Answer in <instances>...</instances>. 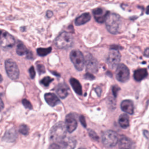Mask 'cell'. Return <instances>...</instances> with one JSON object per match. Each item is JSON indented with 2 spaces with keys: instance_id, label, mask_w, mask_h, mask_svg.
<instances>
[{
  "instance_id": "obj_4",
  "label": "cell",
  "mask_w": 149,
  "mask_h": 149,
  "mask_svg": "<svg viewBox=\"0 0 149 149\" xmlns=\"http://www.w3.org/2000/svg\"><path fill=\"white\" fill-rule=\"evenodd\" d=\"M119 138L116 132L112 130L105 132L102 136V142L107 147H113L118 143Z\"/></svg>"
},
{
  "instance_id": "obj_41",
  "label": "cell",
  "mask_w": 149,
  "mask_h": 149,
  "mask_svg": "<svg viewBox=\"0 0 149 149\" xmlns=\"http://www.w3.org/2000/svg\"><path fill=\"white\" fill-rule=\"evenodd\" d=\"M1 31L0 30V36H1Z\"/></svg>"
},
{
  "instance_id": "obj_7",
  "label": "cell",
  "mask_w": 149,
  "mask_h": 149,
  "mask_svg": "<svg viewBox=\"0 0 149 149\" xmlns=\"http://www.w3.org/2000/svg\"><path fill=\"white\" fill-rule=\"evenodd\" d=\"M120 58L121 55L118 49L111 48V50L108 54L107 60L109 67L111 69H114L115 68H116L119 65Z\"/></svg>"
},
{
  "instance_id": "obj_31",
  "label": "cell",
  "mask_w": 149,
  "mask_h": 149,
  "mask_svg": "<svg viewBox=\"0 0 149 149\" xmlns=\"http://www.w3.org/2000/svg\"><path fill=\"white\" fill-rule=\"evenodd\" d=\"M84 78L88 80H93L94 79L95 77L90 72H88L84 74Z\"/></svg>"
},
{
  "instance_id": "obj_36",
  "label": "cell",
  "mask_w": 149,
  "mask_h": 149,
  "mask_svg": "<svg viewBox=\"0 0 149 149\" xmlns=\"http://www.w3.org/2000/svg\"><path fill=\"white\" fill-rule=\"evenodd\" d=\"M144 55L145 56L149 58V48H147L145 49L144 52Z\"/></svg>"
},
{
  "instance_id": "obj_22",
  "label": "cell",
  "mask_w": 149,
  "mask_h": 149,
  "mask_svg": "<svg viewBox=\"0 0 149 149\" xmlns=\"http://www.w3.org/2000/svg\"><path fill=\"white\" fill-rule=\"evenodd\" d=\"M119 124L123 129L127 128L129 126V119L127 114L122 113L120 115L118 119Z\"/></svg>"
},
{
  "instance_id": "obj_5",
  "label": "cell",
  "mask_w": 149,
  "mask_h": 149,
  "mask_svg": "<svg viewBox=\"0 0 149 149\" xmlns=\"http://www.w3.org/2000/svg\"><path fill=\"white\" fill-rule=\"evenodd\" d=\"M70 58L75 68L79 70H82L84 65L85 59L83 54L79 50L74 49L70 54Z\"/></svg>"
},
{
  "instance_id": "obj_29",
  "label": "cell",
  "mask_w": 149,
  "mask_h": 149,
  "mask_svg": "<svg viewBox=\"0 0 149 149\" xmlns=\"http://www.w3.org/2000/svg\"><path fill=\"white\" fill-rule=\"evenodd\" d=\"M29 73H30V77L31 79H34L35 76H36V72H35L34 67L33 66H31L29 70Z\"/></svg>"
},
{
  "instance_id": "obj_12",
  "label": "cell",
  "mask_w": 149,
  "mask_h": 149,
  "mask_svg": "<svg viewBox=\"0 0 149 149\" xmlns=\"http://www.w3.org/2000/svg\"><path fill=\"white\" fill-rule=\"evenodd\" d=\"M109 11H105L101 8H97L93 10V14L94 15V19L98 23H104L106 19V17Z\"/></svg>"
},
{
  "instance_id": "obj_17",
  "label": "cell",
  "mask_w": 149,
  "mask_h": 149,
  "mask_svg": "<svg viewBox=\"0 0 149 149\" xmlns=\"http://www.w3.org/2000/svg\"><path fill=\"white\" fill-rule=\"evenodd\" d=\"M90 19V14L89 13H84L76 18L74 20V23L76 26H81L89 22Z\"/></svg>"
},
{
  "instance_id": "obj_16",
  "label": "cell",
  "mask_w": 149,
  "mask_h": 149,
  "mask_svg": "<svg viewBox=\"0 0 149 149\" xmlns=\"http://www.w3.org/2000/svg\"><path fill=\"white\" fill-rule=\"evenodd\" d=\"M68 91L69 87L65 83L59 84L56 88V92L57 94L61 98H66L68 95Z\"/></svg>"
},
{
  "instance_id": "obj_15",
  "label": "cell",
  "mask_w": 149,
  "mask_h": 149,
  "mask_svg": "<svg viewBox=\"0 0 149 149\" xmlns=\"http://www.w3.org/2000/svg\"><path fill=\"white\" fill-rule=\"evenodd\" d=\"M44 98L47 104L51 107H54L61 102L59 99L54 93H46L44 95Z\"/></svg>"
},
{
  "instance_id": "obj_19",
  "label": "cell",
  "mask_w": 149,
  "mask_h": 149,
  "mask_svg": "<svg viewBox=\"0 0 149 149\" xmlns=\"http://www.w3.org/2000/svg\"><path fill=\"white\" fill-rule=\"evenodd\" d=\"M133 145L132 141L125 136H122L119 141V147L120 148H132Z\"/></svg>"
},
{
  "instance_id": "obj_28",
  "label": "cell",
  "mask_w": 149,
  "mask_h": 149,
  "mask_svg": "<svg viewBox=\"0 0 149 149\" xmlns=\"http://www.w3.org/2000/svg\"><path fill=\"white\" fill-rule=\"evenodd\" d=\"M22 104L26 108H28V109H32L33 108L31 103L26 99H24V100H22Z\"/></svg>"
},
{
  "instance_id": "obj_1",
  "label": "cell",
  "mask_w": 149,
  "mask_h": 149,
  "mask_svg": "<svg viewBox=\"0 0 149 149\" xmlns=\"http://www.w3.org/2000/svg\"><path fill=\"white\" fill-rule=\"evenodd\" d=\"M105 26L107 30L111 34H117L121 24V19L119 15L109 13L105 19Z\"/></svg>"
},
{
  "instance_id": "obj_10",
  "label": "cell",
  "mask_w": 149,
  "mask_h": 149,
  "mask_svg": "<svg viewBox=\"0 0 149 149\" xmlns=\"http://www.w3.org/2000/svg\"><path fill=\"white\" fill-rule=\"evenodd\" d=\"M15 43L13 37L7 32H4L2 34L0 39V45L3 48H12Z\"/></svg>"
},
{
  "instance_id": "obj_14",
  "label": "cell",
  "mask_w": 149,
  "mask_h": 149,
  "mask_svg": "<svg viewBox=\"0 0 149 149\" xmlns=\"http://www.w3.org/2000/svg\"><path fill=\"white\" fill-rule=\"evenodd\" d=\"M121 109L129 114H133L134 112V105L132 101L129 100H125L122 101L120 104Z\"/></svg>"
},
{
  "instance_id": "obj_26",
  "label": "cell",
  "mask_w": 149,
  "mask_h": 149,
  "mask_svg": "<svg viewBox=\"0 0 149 149\" xmlns=\"http://www.w3.org/2000/svg\"><path fill=\"white\" fill-rule=\"evenodd\" d=\"M53 81V79L49 77V76H47V77H44L42 80L41 81V83L45 86H48L49 83Z\"/></svg>"
},
{
  "instance_id": "obj_25",
  "label": "cell",
  "mask_w": 149,
  "mask_h": 149,
  "mask_svg": "<svg viewBox=\"0 0 149 149\" xmlns=\"http://www.w3.org/2000/svg\"><path fill=\"white\" fill-rule=\"evenodd\" d=\"M29 127L26 125H22L20 126L19 129V132L24 135H27L29 133Z\"/></svg>"
},
{
  "instance_id": "obj_27",
  "label": "cell",
  "mask_w": 149,
  "mask_h": 149,
  "mask_svg": "<svg viewBox=\"0 0 149 149\" xmlns=\"http://www.w3.org/2000/svg\"><path fill=\"white\" fill-rule=\"evenodd\" d=\"M88 134H89L90 137L93 140L98 141V140H99V137L98 136V135L97 134V133H96L94 130H91V129H88Z\"/></svg>"
},
{
  "instance_id": "obj_37",
  "label": "cell",
  "mask_w": 149,
  "mask_h": 149,
  "mask_svg": "<svg viewBox=\"0 0 149 149\" xmlns=\"http://www.w3.org/2000/svg\"><path fill=\"white\" fill-rule=\"evenodd\" d=\"M3 107H4L3 102V101H2L1 98H0V111H1L3 109Z\"/></svg>"
},
{
  "instance_id": "obj_39",
  "label": "cell",
  "mask_w": 149,
  "mask_h": 149,
  "mask_svg": "<svg viewBox=\"0 0 149 149\" xmlns=\"http://www.w3.org/2000/svg\"><path fill=\"white\" fill-rule=\"evenodd\" d=\"M146 13L147 15H149V5H148V6L147 7V8H146Z\"/></svg>"
},
{
  "instance_id": "obj_32",
  "label": "cell",
  "mask_w": 149,
  "mask_h": 149,
  "mask_svg": "<svg viewBox=\"0 0 149 149\" xmlns=\"http://www.w3.org/2000/svg\"><path fill=\"white\" fill-rule=\"evenodd\" d=\"M79 120H80V122L81 123V124L84 127H86L87 126V124H86V120H85V118L83 116V115H81L79 118Z\"/></svg>"
},
{
  "instance_id": "obj_9",
  "label": "cell",
  "mask_w": 149,
  "mask_h": 149,
  "mask_svg": "<svg viewBox=\"0 0 149 149\" xmlns=\"http://www.w3.org/2000/svg\"><path fill=\"white\" fill-rule=\"evenodd\" d=\"M76 140L73 138L65 137L61 141L52 144L50 148H73L76 146Z\"/></svg>"
},
{
  "instance_id": "obj_38",
  "label": "cell",
  "mask_w": 149,
  "mask_h": 149,
  "mask_svg": "<svg viewBox=\"0 0 149 149\" xmlns=\"http://www.w3.org/2000/svg\"><path fill=\"white\" fill-rule=\"evenodd\" d=\"M143 133H144V134L145 137H146V138L148 139V138H149V132L147 131V130H144Z\"/></svg>"
},
{
  "instance_id": "obj_6",
  "label": "cell",
  "mask_w": 149,
  "mask_h": 149,
  "mask_svg": "<svg viewBox=\"0 0 149 149\" xmlns=\"http://www.w3.org/2000/svg\"><path fill=\"white\" fill-rule=\"evenodd\" d=\"M6 73L12 80H16L19 76V70L16 63L11 59H7L5 62Z\"/></svg>"
},
{
  "instance_id": "obj_11",
  "label": "cell",
  "mask_w": 149,
  "mask_h": 149,
  "mask_svg": "<svg viewBox=\"0 0 149 149\" xmlns=\"http://www.w3.org/2000/svg\"><path fill=\"white\" fill-rule=\"evenodd\" d=\"M86 70L90 73H96L98 69V63L95 58L88 54L86 58Z\"/></svg>"
},
{
  "instance_id": "obj_40",
  "label": "cell",
  "mask_w": 149,
  "mask_h": 149,
  "mask_svg": "<svg viewBox=\"0 0 149 149\" xmlns=\"http://www.w3.org/2000/svg\"><path fill=\"white\" fill-rule=\"evenodd\" d=\"M2 80H3V79H2V76H1V74H0V83L2 81Z\"/></svg>"
},
{
  "instance_id": "obj_21",
  "label": "cell",
  "mask_w": 149,
  "mask_h": 149,
  "mask_svg": "<svg viewBox=\"0 0 149 149\" xmlns=\"http://www.w3.org/2000/svg\"><path fill=\"white\" fill-rule=\"evenodd\" d=\"M17 137V133L14 129H11L6 132L5 136L3 137V139L5 141L8 142L13 141Z\"/></svg>"
},
{
  "instance_id": "obj_13",
  "label": "cell",
  "mask_w": 149,
  "mask_h": 149,
  "mask_svg": "<svg viewBox=\"0 0 149 149\" xmlns=\"http://www.w3.org/2000/svg\"><path fill=\"white\" fill-rule=\"evenodd\" d=\"M65 126L67 129V131L69 133L73 132L77 127V122L74 117V116L72 114L69 113L66 115L65 118Z\"/></svg>"
},
{
  "instance_id": "obj_30",
  "label": "cell",
  "mask_w": 149,
  "mask_h": 149,
  "mask_svg": "<svg viewBox=\"0 0 149 149\" xmlns=\"http://www.w3.org/2000/svg\"><path fill=\"white\" fill-rule=\"evenodd\" d=\"M37 68L38 71L40 73V74H41V73H43L45 72V68L42 65L38 64L37 65Z\"/></svg>"
},
{
  "instance_id": "obj_33",
  "label": "cell",
  "mask_w": 149,
  "mask_h": 149,
  "mask_svg": "<svg viewBox=\"0 0 149 149\" xmlns=\"http://www.w3.org/2000/svg\"><path fill=\"white\" fill-rule=\"evenodd\" d=\"M119 90V87H118L116 86H115L112 87V93H113V94L115 97H116L117 96V94H118V92Z\"/></svg>"
},
{
  "instance_id": "obj_35",
  "label": "cell",
  "mask_w": 149,
  "mask_h": 149,
  "mask_svg": "<svg viewBox=\"0 0 149 149\" xmlns=\"http://www.w3.org/2000/svg\"><path fill=\"white\" fill-rule=\"evenodd\" d=\"M95 90V91H96V93H97L98 96V97L101 96V88H100V87H97Z\"/></svg>"
},
{
  "instance_id": "obj_8",
  "label": "cell",
  "mask_w": 149,
  "mask_h": 149,
  "mask_svg": "<svg viewBox=\"0 0 149 149\" xmlns=\"http://www.w3.org/2000/svg\"><path fill=\"white\" fill-rule=\"evenodd\" d=\"M116 77L120 82H126L130 77V72L127 67L123 63L119 64L116 70Z\"/></svg>"
},
{
  "instance_id": "obj_18",
  "label": "cell",
  "mask_w": 149,
  "mask_h": 149,
  "mask_svg": "<svg viewBox=\"0 0 149 149\" xmlns=\"http://www.w3.org/2000/svg\"><path fill=\"white\" fill-rule=\"evenodd\" d=\"M148 72L146 69L142 68L136 70L134 72L133 77L136 81H140L147 76Z\"/></svg>"
},
{
  "instance_id": "obj_34",
  "label": "cell",
  "mask_w": 149,
  "mask_h": 149,
  "mask_svg": "<svg viewBox=\"0 0 149 149\" xmlns=\"http://www.w3.org/2000/svg\"><path fill=\"white\" fill-rule=\"evenodd\" d=\"M53 16V12L51 10H47L46 13V16L48 18H50Z\"/></svg>"
},
{
  "instance_id": "obj_20",
  "label": "cell",
  "mask_w": 149,
  "mask_h": 149,
  "mask_svg": "<svg viewBox=\"0 0 149 149\" xmlns=\"http://www.w3.org/2000/svg\"><path fill=\"white\" fill-rule=\"evenodd\" d=\"M70 83L73 89V90L75 91V93L79 95H81L82 94V89H81V86L80 84V83H79V81L72 77L70 78Z\"/></svg>"
},
{
  "instance_id": "obj_24",
  "label": "cell",
  "mask_w": 149,
  "mask_h": 149,
  "mask_svg": "<svg viewBox=\"0 0 149 149\" xmlns=\"http://www.w3.org/2000/svg\"><path fill=\"white\" fill-rule=\"evenodd\" d=\"M51 50H52V48H51V47H49L47 48H40L37 49V52L38 55H39L40 56H44L47 55L49 53H50Z\"/></svg>"
},
{
  "instance_id": "obj_23",
  "label": "cell",
  "mask_w": 149,
  "mask_h": 149,
  "mask_svg": "<svg viewBox=\"0 0 149 149\" xmlns=\"http://www.w3.org/2000/svg\"><path fill=\"white\" fill-rule=\"evenodd\" d=\"M29 51L27 49V48L25 47V45L23 43L20 42L18 44L16 48V52L19 55L22 56L25 54L27 55Z\"/></svg>"
},
{
  "instance_id": "obj_3",
  "label": "cell",
  "mask_w": 149,
  "mask_h": 149,
  "mask_svg": "<svg viewBox=\"0 0 149 149\" xmlns=\"http://www.w3.org/2000/svg\"><path fill=\"white\" fill-rule=\"evenodd\" d=\"M73 43L72 36L66 31L61 33L55 39V44L58 48L67 49L70 48Z\"/></svg>"
},
{
  "instance_id": "obj_2",
  "label": "cell",
  "mask_w": 149,
  "mask_h": 149,
  "mask_svg": "<svg viewBox=\"0 0 149 149\" xmlns=\"http://www.w3.org/2000/svg\"><path fill=\"white\" fill-rule=\"evenodd\" d=\"M66 127L65 124L62 122H59L55 124L51 129L49 138L51 141L54 143L63 140L66 134Z\"/></svg>"
}]
</instances>
